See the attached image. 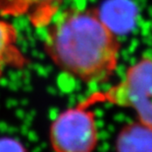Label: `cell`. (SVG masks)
I'll return each instance as SVG.
<instances>
[{"mask_svg": "<svg viewBox=\"0 0 152 152\" xmlns=\"http://www.w3.org/2000/svg\"><path fill=\"white\" fill-rule=\"evenodd\" d=\"M43 47L60 70L86 84L107 82L121 51L118 37L95 8L58 12L46 26Z\"/></svg>", "mask_w": 152, "mask_h": 152, "instance_id": "6da1fadb", "label": "cell"}, {"mask_svg": "<svg viewBox=\"0 0 152 152\" xmlns=\"http://www.w3.org/2000/svg\"><path fill=\"white\" fill-rule=\"evenodd\" d=\"M85 100L92 107L106 103L132 109L138 122L152 128V59L142 57L129 67L121 81Z\"/></svg>", "mask_w": 152, "mask_h": 152, "instance_id": "7a4b0ae2", "label": "cell"}, {"mask_svg": "<svg viewBox=\"0 0 152 152\" xmlns=\"http://www.w3.org/2000/svg\"><path fill=\"white\" fill-rule=\"evenodd\" d=\"M91 108L83 99L59 113L51 122L48 138L54 152H94L99 130Z\"/></svg>", "mask_w": 152, "mask_h": 152, "instance_id": "3957f363", "label": "cell"}, {"mask_svg": "<svg viewBox=\"0 0 152 152\" xmlns=\"http://www.w3.org/2000/svg\"><path fill=\"white\" fill-rule=\"evenodd\" d=\"M64 0H0V14L28 16L37 28H42L52 21L60 11Z\"/></svg>", "mask_w": 152, "mask_h": 152, "instance_id": "277c9868", "label": "cell"}, {"mask_svg": "<svg viewBox=\"0 0 152 152\" xmlns=\"http://www.w3.org/2000/svg\"><path fill=\"white\" fill-rule=\"evenodd\" d=\"M30 60L18 46V32L11 23L0 19V79L8 69H23Z\"/></svg>", "mask_w": 152, "mask_h": 152, "instance_id": "5b68a950", "label": "cell"}, {"mask_svg": "<svg viewBox=\"0 0 152 152\" xmlns=\"http://www.w3.org/2000/svg\"><path fill=\"white\" fill-rule=\"evenodd\" d=\"M115 152H152V128L138 121L123 125L115 139Z\"/></svg>", "mask_w": 152, "mask_h": 152, "instance_id": "8992f818", "label": "cell"}, {"mask_svg": "<svg viewBox=\"0 0 152 152\" xmlns=\"http://www.w3.org/2000/svg\"><path fill=\"white\" fill-rule=\"evenodd\" d=\"M0 152H25V149L19 141L4 138L0 140Z\"/></svg>", "mask_w": 152, "mask_h": 152, "instance_id": "52a82bcc", "label": "cell"}]
</instances>
